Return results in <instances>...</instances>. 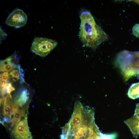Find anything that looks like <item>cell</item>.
<instances>
[{"instance_id":"6da1fadb","label":"cell","mask_w":139,"mask_h":139,"mask_svg":"<svg viewBox=\"0 0 139 139\" xmlns=\"http://www.w3.org/2000/svg\"><path fill=\"white\" fill-rule=\"evenodd\" d=\"M80 18V38L86 46L95 49L107 40L108 35L96 23L90 12H82Z\"/></svg>"},{"instance_id":"7a4b0ae2","label":"cell","mask_w":139,"mask_h":139,"mask_svg":"<svg viewBox=\"0 0 139 139\" xmlns=\"http://www.w3.org/2000/svg\"><path fill=\"white\" fill-rule=\"evenodd\" d=\"M115 63L125 81L132 76L139 74V52L121 51L117 55Z\"/></svg>"},{"instance_id":"3957f363","label":"cell","mask_w":139,"mask_h":139,"mask_svg":"<svg viewBox=\"0 0 139 139\" xmlns=\"http://www.w3.org/2000/svg\"><path fill=\"white\" fill-rule=\"evenodd\" d=\"M56 41L46 38L36 37L32 42L31 47L32 52L44 57L47 55L57 46Z\"/></svg>"},{"instance_id":"277c9868","label":"cell","mask_w":139,"mask_h":139,"mask_svg":"<svg viewBox=\"0 0 139 139\" xmlns=\"http://www.w3.org/2000/svg\"><path fill=\"white\" fill-rule=\"evenodd\" d=\"M28 99L27 97L20 95L12 103V128H14L27 114L25 112L28 107Z\"/></svg>"},{"instance_id":"5b68a950","label":"cell","mask_w":139,"mask_h":139,"mask_svg":"<svg viewBox=\"0 0 139 139\" xmlns=\"http://www.w3.org/2000/svg\"><path fill=\"white\" fill-rule=\"evenodd\" d=\"M27 19V15L22 10L16 8L9 14L5 23L10 26L19 28L25 25Z\"/></svg>"},{"instance_id":"8992f818","label":"cell","mask_w":139,"mask_h":139,"mask_svg":"<svg viewBox=\"0 0 139 139\" xmlns=\"http://www.w3.org/2000/svg\"><path fill=\"white\" fill-rule=\"evenodd\" d=\"M27 114L13 130L16 139H33L28 126Z\"/></svg>"},{"instance_id":"52a82bcc","label":"cell","mask_w":139,"mask_h":139,"mask_svg":"<svg viewBox=\"0 0 139 139\" xmlns=\"http://www.w3.org/2000/svg\"><path fill=\"white\" fill-rule=\"evenodd\" d=\"M134 136H139V103L136 104L135 114L131 118L124 121Z\"/></svg>"},{"instance_id":"ba28073f","label":"cell","mask_w":139,"mask_h":139,"mask_svg":"<svg viewBox=\"0 0 139 139\" xmlns=\"http://www.w3.org/2000/svg\"><path fill=\"white\" fill-rule=\"evenodd\" d=\"M11 98L8 95L1 99V103L3 106V113L4 116V121L10 122L12 121V104L10 98Z\"/></svg>"},{"instance_id":"9c48e42d","label":"cell","mask_w":139,"mask_h":139,"mask_svg":"<svg viewBox=\"0 0 139 139\" xmlns=\"http://www.w3.org/2000/svg\"><path fill=\"white\" fill-rule=\"evenodd\" d=\"M16 54H14L4 60L1 61L0 64V71L9 72L13 70L17 65Z\"/></svg>"},{"instance_id":"30bf717a","label":"cell","mask_w":139,"mask_h":139,"mask_svg":"<svg viewBox=\"0 0 139 139\" xmlns=\"http://www.w3.org/2000/svg\"><path fill=\"white\" fill-rule=\"evenodd\" d=\"M10 75L11 78L15 81L20 80V82H24L23 74L22 73V69L19 65H17L16 68L10 72Z\"/></svg>"},{"instance_id":"8fae6325","label":"cell","mask_w":139,"mask_h":139,"mask_svg":"<svg viewBox=\"0 0 139 139\" xmlns=\"http://www.w3.org/2000/svg\"><path fill=\"white\" fill-rule=\"evenodd\" d=\"M127 94L129 97L132 99L139 98V82L133 83L131 85Z\"/></svg>"},{"instance_id":"7c38bea8","label":"cell","mask_w":139,"mask_h":139,"mask_svg":"<svg viewBox=\"0 0 139 139\" xmlns=\"http://www.w3.org/2000/svg\"><path fill=\"white\" fill-rule=\"evenodd\" d=\"M100 136L99 139H116L117 137V134L115 133L106 134L100 132Z\"/></svg>"},{"instance_id":"4fadbf2b","label":"cell","mask_w":139,"mask_h":139,"mask_svg":"<svg viewBox=\"0 0 139 139\" xmlns=\"http://www.w3.org/2000/svg\"><path fill=\"white\" fill-rule=\"evenodd\" d=\"M133 35L137 38H139V24L135 25L132 28Z\"/></svg>"},{"instance_id":"5bb4252c","label":"cell","mask_w":139,"mask_h":139,"mask_svg":"<svg viewBox=\"0 0 139 139\" xmlns=\"http://www.w3.org/2000/svg\"><path fill=\"white\" fill-rule=\"evenodd\" d=\"M15 90L14 88L12 86L11 83L7 84L6 87V90L7 95L11 97L10 93L12 91Z\"/></svg>"},{"instance_id":"9a60e30c","label":"cell","mask_w":139,"mask_h":139,"mask_svg":"<svg viewBox=\"0 0 139 139\" xmlns=\"http://www.w3.org/2000/svg\"><path fill=\"white\" fill-rule=\"evenodd\" d=\"M9 77V74L8 72H4L0 75V79L7 80Z\"/></svg>"},{"instance_id":"2e32d148","label":"cell","mask_w":139,"mask_h":139,"mask_svg":"<svg viewBox=\"0 0 139 139\" xmlns=\"http://www.w3.org/2000/svg\"><path fill=\"white\" fill-rule=\"evenodd\" d=\"M1 39H2L4 37H5L7 36V34L5 32L3 31L1 28Z\"/></svg>"},{"instance_id":"e0dca14e","label":"cell","mask_w":139,"mask_h":139,"mask_svg":"<svg viewBox=\"0 0 139 139\" xmlns=\"http://www.w3.org/2000/svg\"><path fill=\"white\" fill-rule=\"evenodd\" d=\"M134 1L139 4V0Z\"/></svg>"}]
</instances>
